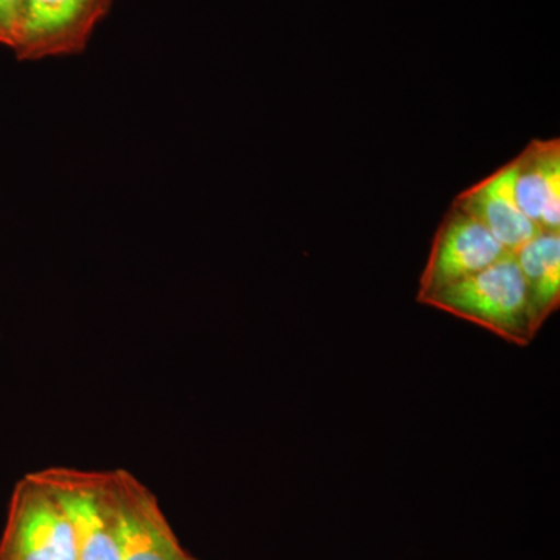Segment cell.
I'll return each instance as SVG.
<instances>
[{"label":"cell","mask_w":560,"mask_h":560,"mask_svg":"<svg viewBox=\"0 0 560 560\" xmlns=\"http://www.w3.org/2000/svg\"><path fill=\"white\" fill-rule=\"evenodd\" d=\"M420 304L485 327L521 348L530 345L541 329L514 254H508L469 279L423 298Z\"/></svg>","instance_id":"cell-1"},{"label":"cell","mask_w":560,"mask_h":560,"mask_svg":"<svg viewBox=\"0 0 560 560\" xmlns=\"http://www.w3.org/2000/svg\"><path fill=\"white\" fill-rule=\"evenodd\" d=\"M60 503L79 560H119L113 471L49 467L33 471Z\"/></svg>","instance_id":"cell-2"},{"label":"cell","mask_w":560,"mask_h":560,"mask_svg":"<svg viewBox=\"0 0 560 560\" xmlns=\"http://www.w3.org/2000/svg\"><path fill=\"white\" fill-rule=\"evenodd\" d=\"M0 560H79L60 503L33 471L11 493Z\"/></svg>","instance_id":"cell-3"},{"label":"cell","mask_w":560,"mask_h":560,"mask_svg":"<svg viewBox=\"0 0 560 560\" xmlns=\"http://www.w3.org/2000/svg\"><path fill=\"white\" fill-rule=\"evenodd\" d=\"M113 0H24L13 47L20 61L83 54Z\"/></svg>","instance_id":"cell-4"},{"label":"cell","mask_w":560,"mask_h":560,"mask_svg":"<svg viewBox=\"0 0 560 560\" xmlns=\"http://www.w3.org/2000/svg\"><path fill=\"white\" fill-rule=\"evenodd\" d=\"M508 254L512 253L480 221L452 202L431 243L429 260L420 276L418 301L478 275Z\"/></svg>","instance_id":"cell-5"},{"label":"cell","mask_w":560,"mask_h":560,"mask_svg":"<svg viewBox=\"0 0 560 560\" xmlns=\"http://www.w3.org/2000/svg\"><path fill=\"white\" fill-rule=\"evenodd\" d=\"M119 560H189L156 497L131 471L114 470Z\"/></svg>","instance_id":"cell-6"},{"label":"cell","mask_w":560,"mask_h":560,"mask_svg":"<svg viewBox=\"0 0 560 560\" xmlns=\"http://www.w3.org/2000/svg\"><path fill=\"white\" fill-rule=\"evenodd\" d=\"M511 162L518 208L540 231L560 232V139H534Z\"/></svg>","instance_id":"cell-7"},{"label":"cell","mask_w":560,"mask_h":560,"mask_svg":"<svg viewBox=\"0 0 560 560\" xmlns=\"http://www.w3.org/2000/svg\"><path fill=\"white\" fill-rule=\"evenodd\" d=\"M453 202L480 221L508 253L514 254L540 232L515 200L512 162L464 190Z\"/></svg>","instance_id":"cell-8"},{"label":"cell","mask_w":560,"mask_h":560,"mask_svg":"<svg viewBox=\"0 0 560 560\" xmlns=\"http://www.w3.org/2000/svg\"><path fill=\"white\" fill-rule=\"evenodd\" d=\"M540 326L560 304V232L540 231L514 253Z\"/></svg>","instance_id":"cell-9"},{"label":"cell","mask_w":560,"mask_h":560,"mask_svg":"<svg viewBox=\"0 0 560 560\" xmlns=\"http://www.w3.org/2000/svg\"><path fill=\"white\" fill-rule=\"evenodd\" d=\"M24 0H0V44L13 47Z\"/></svg>","instance_id":"cell-10"},{"label":"cell","mask_w":560,"mask_h":560,"mask_svg":"<svg viewBox=\"0 0 560 560\" xmlns=\"http://www.w3.org/2000/svg\"><path fill=\"white\" fill-rule=\"evenodd\" d=\"M189 560H198V559L191 558V556H190V559H189Z\"/></svg>","instance_id":"cell-11"}]
</instances>
